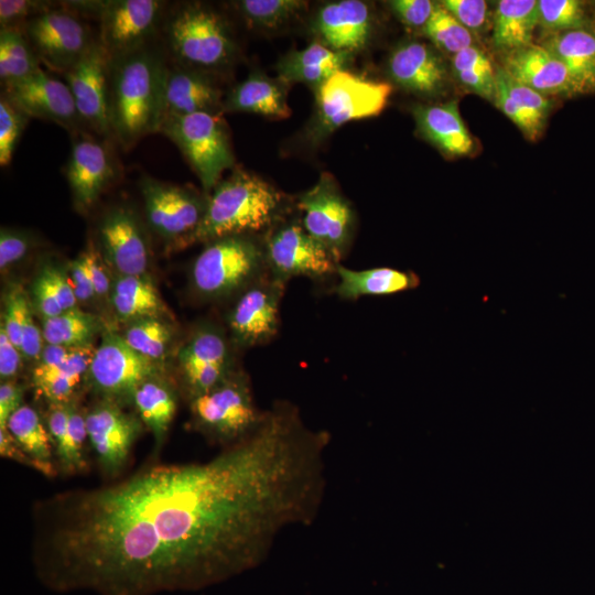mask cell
<instances>
[{"label":"cell","instance_id":"52","mask_svg":"<svg viewBox=\"0 0 595 595\" xmlns=\"http://www.w3.org/2000/svg\"><path fill=\"white\" fill-rule=\"evenodd\" d=\"M33 298L43 318H50L64 312L43 270L33 284Z\"/></svg>","mask_w":595,"mask_h":595},{"label":"cell","instance_id":"13","mask_svg":"<svg viewBox=\"0 0 595 595\" xmlns=\"http://www.w3.org/2000/svg\"><path fill=\"white\" fill-rule=\"evenodd\" d=\"M140 188L151 228L178 246L188 245L203 219L207 199L147 175L141 178Z\"/></svg>","mask_w":595,"mask_h":595},{"label":"cell","instance_id":"22","mask_svg":"<svg viewBox=\"0 0 595 595\" xmlns=\"http://www.w3.org/2000/svg\"><path fill=\"white\" fill-rule=\"evenodd\" d=\"M57 472L77 475L88 468L85 442L88 440L85 413L74 399L67 403H50L46 415Z\"/></svg>","mask_w":595,"mask_h":595},{"label":"cell","instance_id":"23","mask_svg":"<svg viewBox=\"0 0 595 595\" xmlns=\"http://www.w3.org/2000/svg\"><path fill=\"white\" fill-rule=\"evenodd\" d=\"M223 105L220 89L206 76L205 72L180 65L167 67L163 94V118L195 112L219 113Z\"/></svg>","mask_w":595,"mask_h":595},{"label":"cell","instance_id":"54","mask_svg":"<svg viewBox=\"0 0 595 595\" xmlns=\"http://www.w3.org/2000/svg\"><path fill=\"white\" fill-rule=\"evenodd\" d=\"M21 368V351L10 340L6 331L0 326V377L1 380H11Z\"/></svg>","mask_w":595,"mask_h":595},{"label":"cell","instance_id":"21","mask_svg":"<svg viewBox=\"0 0 595 595\" xmlns=\"http://www.w3.org/2000/svg\"><path fill=\"white\" fill-rule=\"evenodd\" d=\"M115 173L106 148L87 136L74 140L67 162L66 176L77 206L89 208L99 197Z\"/></svg>","mask_w":595,"mask_h":595},{"label":"cell","instance_id":"4","mask_svg":"<svg viewBox=\"0 0 595 595\" xmlns=\"http://www.w3.org/2000/svg\"><path fill=\"white\" fill-rule=\"evenodd\" d=\"M169 50L180 66L217 71L235 58L237 46L226 21L198 2L182 3L166 19Z\"/></svg>","mask_w":595,"mask_h":595},{"label":"cell","instance_id":"49","mask_svg":"<svg viewBox=\"0 0 595 595\" xmlns=\"http://www.w3.org/2000/svg\"><path fill=\"white\" fill-rule=\"evenodd\" d=\"M441 4L467 30H477L487 19V3L483 0H444Z\"/></svg>","mask_w":595,"mask_h":595},{"label":"cell","instance_id":"15","mask_svg":"<svg viewBox=\"0 0 595 595\" xmlns=\"http://www.w3.org/2000/svg\"><path fill=\"white\" fill-rule=\"evenodd\" d=\"M112 56L95 42L64 73L65 83L74 97L79 117L99 134H112L110 105V71Z\"/></svg>","mask_w":595,"mask_h":595},{"label":"cell","instance_id":"18","mask_svg":"<svg viewBox=\"0 0 595 595\" xmlns=\"http://www.w3.org/2000/svg\"><path fill=\"white\" fill-rule=\"evenodd\" d=\"M178 363L191 400L236 372L224 334L212 326L202 327L192 335L178 353Z\"/></svg>","mask_w":595,"mask_h":595},{"label":"cell","instance_id":"3","mask_svg":"<svg viewBox=\"0 0 595 595\" xmlns=\"http://www.w3.org/2000/svg\"><path fill=\"white\" fill-rule=\"evenodd\" d=\"M282 196L255 174L238 170L219 182L207 198L205 214L188 245L270 230L279 220Z\"/></svg>","mask_w":595,"mask_h":595},{"label":"cell","instance_id":"7","mask_svg":"<svg viewBox=\"0 0 595 595\" xmlns=\"http://www.w3.org/2000/svg\"><path fill=\"white\" fill-rule=\"evenodd\" d=\"M159 132L182 151L205 192H212L223 172L234 164L226 125L219 113L195 112L163 118Z\"/></svg>","mask_w":595,"mask_h":595},{"label":"cell","instance_id":"59","mask_svg":"<svg viewBox=\"0 0 595 595\" xmlns=\"http://www.w3.org/2000/svg\"><path fill=\"white\" fill-rule=\"evenodd\" d=\"M85 262L98 296H104L109 292V277L106 267L95 249H89L83 253Z\"/></svg>","mask_w":595,"mask_h":595},{"label":"cell","instance_id":"12","mask_svg":"<svg viewBox=\"0 0 595 595\" xmlns=\"http://www.w3.org/2000/svg\"><path fill=\"white\" fill-rule=\"evenodd\" d=\"M298 206L302 210L303 228L340 263L348 251L355 225L349 202L332 178L324 175L300 197Z\"/></svg>","mask_w":595,"mask_h":595},{"label":"cell","instance_id":"48","mask_svg":"<svg viewBox=\"0 0 595 595\" xmlns=\"http://www.w3.org/2000/svg\"><path fill=\"white\" fill-rule=\"evenodd\" d=\"M33 246L30 234L1 228L0 231V269L4 271L21 261Z\"/></svg>","mask_w":595,"mask_h":595},{"label":"cell","instance_id":"61","mask_svg":"<svg viewBox=\"0 0 595 595\" xmlns=\"http://www.w3.org/2000/svg\"><path fill=\"white\" fill-rule=\"evenodd\" d=\"M72 349L73 348L69 347L46 344L43 347L39 364L35 368L47 370L61 366L67 359Z\"/></svg>","mask_w":595,"mask_h":595},{"label":"cell","instance_id":"25","mask_svg":"<svg viewBox=\"0 0 595 595\" xmlns=\"http://www.w3.org/2000/svg\"><path fill=\"white\" fill-rule=\"evenodd\" d=\"M502 69L544 96L573 91L566 68L543 46L530 44L507 52Z\"/></svg>","mask_w":595,"mask_h":595},{"label":"cell","instance_id":"10","mask_svg":"<svg viewBox=\"0 0 595 595\" xmlns=\"http://www.w3.org/2000/svg\"><path fill=\"white\" fill-rule=\"evenodd\" d=\"M391 86L340 71L316 89L317 112L322 131L353 120L377 116L386 107Z\"/></svg>","mask_w":595,"mask_h":595},{"label":"cell","instance_id":"37","mask_svg":"<svg viewBox=\"0 0 595 595\" xmlns=\"http://www.w3.org/2000/svg\"><path fill=\"white\" fill-rule=\"evenodd\" d=\"M40 67V60L19 30H0V78L6 86L20 82Z\"/></svg>","mask_w":595,"mask_h":595},{"label":"cell","instance_id":"20","mask_svg":"<svg viewBox=\"0 0 595 595\" xmlns=\"http://www.w3.org/2000/svg\"><path fill=\"white\" fill-rule=\"evenodd\" d=\"M99 239L107 261L120 275H144L148 242L137 216L126 207L110 210L99 225Z\"/></svg>","mask_w":595,"mask_h":595},{"label":"cell","instance_id":"36","mask_svg":"<svg viewBox=\"0 0 595 595\" xmlns=\"http://www.w3.org/2000/svg\"><path fill=\"white\" fill-rule=\"evenodd\" d=\"M6 428L19 446L44 466L50 476L57 475L54 447L46 424L30 405L22 404L8 420Z\"/></svg>","mask_w":595,"mask_h":595},{"label":"cell","instance_id":"53","mask_svg":"<svg viewBox=\"0 0 595 595\" xmlns=\"http://www.w3.org/2000/svg\"><path fill=\"white\" fill-rule=\"evenodd\" d=\"M43 271L46 274L63 311L75 309L78 301L76 299L73 285L69 283L64 273L51 264L45 266Z\"/></svg>","mask_w":595,"mask_h":595},{"label":"cell","instance_id":"17","mask_svg":"<svg viewBox=\"0 0 595 595\" xmlns=\"http://www.w3.org/2000/svg\"><path fill=\"white\" fill-rule=\"evenodd\" d=\"M164 2L158 0L101 1L98 12L100 44L115 57L144 45L156 32Z\"/></svg>","mask_w":595,"mask_h":595},{"label":"cell","instance_id":"28","mask_svg":"<svg viewBox=\"0 0 595 595\" xmlns=\"http://www.w3.org/2000/svg\"><path fill=\"white\" fill-rule=\"evenodd\" d=\"M351 58L350 52L335 51L313 42L301 51L284 56L278 64L279 79L283 84L302 83L316 87L334 74L345 71Z\"/></svg>","mask_w":595,"mask_h":595},{"label":"cell","instance_id":"31","mask_svg":"<svg viewBox=\"0 0 595 595\" xmlns=\"http://www.w3.org/2000/svg\"><path fill=\"white\" fill-rule=\"evenodd\" d=\"M261 74H250L234 87L224 100L223 109L257 113L266 117L284 119L290 116L283 83Z\"/></svg>","mask_w":595,"mask_h":595},{"label":"cell","instance_id":"35","mask_svg":"<svg viewBox=\"0 0 595 595\" xmlns=\"http://www.w3.org/2000/svg\"><path fill=\"white\" fill-rule=\"evenodd\" d=\"M111 301L118 317L131 323L159 318L166 310L156 288L144 275L119 274L112 286Z\"/></svg>","mask_w":595,"mask_h":595},{"label":"cell","instance_id":"2","mask_svg":"<svg viewBox=\"0 0 595 595\" xmlns=\"http://www.w3.org/2000/svg\"><path fill=\"white\" fill-rule=\"evenodd\" d=\"M167 66L154 48L144 45L115 56L110 71L112 134L125 147L159 132Z\"/></svg>","mask_w":595,"mask_h":595},{"label":"cell","instance_id":"39","mask_svg":"<svg viewBox=\"0 0 595 595\" xmlns=\"http://www.w3.org/2000/svg\"><path fill=\"white\" fill-rule=\"evenodd\" d=\"M235 6L246 22L256 29H277L294 18L305 6L298 0H241Z\"/></svg>","mask_w":595,"mask_h":595},{"label":"cell","instance_id":"14","mask_svg":"<svg viewBox=\"0 0 595 595\" xmlns=\"http://www.w3.org/2000/svg\"><path fill=\"white\" fill-rule=\"evenodd\" d=\"M88 442L104 475L116 478L126 467L132 447L142 432L139 416L101 399L85 413Z\"/></svg>","mask_w":595,"mask_h":595},{"label":"cell","instance_id":"40","mask_svg":"<svg viewBox=\"0 0 595 595\" xmlns=\"http://www.w3.org/2000/svg\"><path fill=\"white\" fill-rule=\"evenodd\" d=\"M122 337L138 354L156 363L165 355L171 329L160 318H143L132 322Z\"/></svg>","mask_w":595,"mask_h":595},{"label":"cell","instance_id":"6","mask_svg":"<svg viewBox=\"0 0 595 595\" xmlns=\"http://www.w3.org/2000/svg\"><path fill=\"white\" fill-rule=\"evenodd\" d=\"M191 411L196 430L224 447L250 434L264 413L257 409L247 378L237 371L193 398Z\"/></svg>","mask_w":595,"mask_h":595},{"label":"cell","instance_id":"41","mask_svg":"<svg viewBox=\"0 0 595 595\" xmlns=\"http://www.w3.org/2000/svg\"><path fill=\"white\" fill-rule=\"evenodd\" d=\"M423 31L436 46L454 55L472 46L469 30L463 26L441 3L435 4Z\"/></svg>","mask_w":595,"mask_h":595},{"label":"cell","instance_id":"44","mask_svg":"<svg viewBox=\"0 0 595 595\" xmlns=\"http://www.w3.org/2000/svg\"><path fill=\"white\" fill-rule=\"evenodd\" d=\"M508 95L515 100L520 109L538 125L543 127L544 119L550 110L551 102L547 96L515 80L502 67L498 68Z\"/></svg>","mask_w":595,"mask_h":595},{"label":"cell","instance_id":"19","mask_svg":"<svg viewBox=\"0 0 595 595\" xmlns=\"http://www.w3.org/2000/svg\"><path fill=\"white\" fill-rule=\"evenodd\" d=\"M4 88L3 95L29 117L50 120L73 130L82 122L68 85L42 68Z\"/></svg>","mask_w":595,"mask_h":595},{"label":"cell","instance_id":"11","mask_svg":"<svg viewBox=\"0 0 595 595\" xmlns=\"http://www.w3.org/2000/svg\"><path fill=\"white\" fill-rule=\"evenodd\" d=\"M23 33L40 62L63 74L95 43L89 28L66 8L54 7L31 19Z\"/></svg>","mask_w":595,"mask_h":595},{"label":"cell","instance_id":"24","mask_svg":"<svg viewBox=\"0 0 595 595\" xmlns=\"http://www.w3.org/2000/svg\"><path fill=\"white\" fill-rule=\"evenodd\" d=\"M370 30L369 8L358 0L331 2L321 8L315 19V31L335 51L353 53L363 48Z\"/></svg>","mask_w":595,"mask_h":595},{"label":"cell","instance_id":"16","mask_svg":"<svg viewBox=\"0 0 595 595\" xmlns=\"http://www.w3.org/2000/svg\"><path fill=\"white\" fill-rule=\"evenodd\" d=\"M284 289L285 284L267 274L241 292L227 318L235 344L262 345L278 334Z\"/></svg>","mask_w":595,"mask_h":595},{"label":"cell","instance_id":"46","mask_svg":"<svg viewBox=\"0 0 595 595\" xmlns=\"http://www.w3.org/2000/svg\"><path fill=\"white\" fill-rule=\"evenodd\" d=\"M31 312L30 303L22 286L13 285L6 296V307L1 326L10 340L20 349L21 334Z\"/></svg>","mask_w":595,"mask_h":595},{"label":"cell","instance_id":"51","mask_svg":"<svg viewBox=\"0 0 595 595\" xmlns=\"http://www.w3.org/2000/svg\"><path fill=\"white\" fill-rule=\"evenodd\" d=\"M454 75L470 91L486 99H494L495 73L493 66L483 69L463 71Z\"/></svg>","mask_w":595,"mask_h":595},{"label":"cell","instance_id":"47","mask_svg":"<svg viewBox=\"0 0 595 595\" xmlns=\"http://www.w3.org/2000/svg\"><path fill=\"white\" fill-rule=\"evenodd\" d=\"M493 100L496 106L517 125L528 139L536 140L539 137L543 127L524 113L508 95L498 68L495 73V94Z\"/></svg>","mask_w":595,"mask_h":595},{"label":"cell","instance_id":"43","mask_svg":"<svg viewBox=\"0 0 595 595\" xmlns=\"http://www.w3.org/2000/svg\"><path fill=\"white\" fill-rule=\"evenodd\" d=\"M30 117L17 108L3 94L0 99V165L7 166Z\"/></svg>","mask_w":595,"mask_h":595},{"label":"cell","instance_id":"1","mask_svg":"<svg viewBox=\"0 0 595 595\" xmlns=\"http://www.w3.org/2000/svg\"><path fill=\"white\" fill-rule=\"evenodd\" d=\"M328 435L277 401L246 437L204 462L152 464L32 508V554L55 589L151 595L195 589L260 564L324 501Z\"/></svg>","mask_w":595,"mask_h":595},{"label":"cell","instance_id":"60","mask_svg":"<svg viewBox=\"0 0 595 595\" xmlns=\"http://www.w3.org/2000/svg\"><path fill=\"white\" fill-rule=\"evenodd\" d=\"M454 74L463 71L483 69L491 66L488 57L478 48L469 46L456 53L453 57Z\"/></svg>","mask_w":595,"mask_h":595},{"label":"cell","instance_id":"42","mask_svg":"<svg viewBox=\"0 0 595 595\" xmlns=\"http://www.w3.org/2000/svg\"><path fill=\"white\" fill-rule=\"evenodd\" d=\"M539 24L551 31H570L584 21L583 3L577 0L538 1Z\"/></svg>","mask_w":595,"mask_h":595},{"label":"cell","instance_id":"55","mask_svg":"<svg viewBox=\"0 0 595 595\" xmlns=\"http://www.w3.org/2000/svg\"><path fill=\"white\" fill-rule=\"evenodd\" d=\"M0 454L3 458H10L17 463L29 466L39 473L51 477L47 469L29 456L15 442L7 428H0Z\"/></svg>","mask_w":595,"mask_h":595},{"label":"cell","instance_id":"56","mask_svg":"<svg viewBox=\"0 0 595 595\" xmlns=\"http://www.w3.org/2000/svg\"><path fill=\"white\" fill-rule=\"evenodd\" d=\"M24 388L13 380L0 386V428H6L9 418L22 405Z\"/></svg>","mask_w":595,"mask_h":595},{"label":"cell","instance_id":"34","mask_svg":"<svg viewBox=\"0 0 595 595\" xmlns=\"http://www.w3.org/2000/svg\"><path fill=\"white\" fill-rule=\"evenodd\" d=\"M132 403L142 423L152 432L155 450H160L176 413L174 390L160 377H154L138 387Z\"/></svg>","mask_w":595,"mask_h":595},{"label":"cell","instance_id":"58","mask_svg":"<svg viewBox=\"0 0 595 595\" xmlns=\"http://www.w3.org/2000/svg\"><path fill=\"white\" fill-rule=\"evenodd\" d=\"M69 269L73 289L77 301L86 302L96 295L83 255L71 263Z\"/></svg>","mask_w":595,"mask_h":595},{"label":"cell","instance_id":"9","mask_svg":"<svg viewBox=\"0 0 595 595\" xmlns=\"http://www.w3.org/2000/svg\"><path fill=\"white\" fill-rule=\"evenodd\" d=\"M87 375L102 399L121 405L132 403L140 385L159 377V367L133 350L122 336L108 333L95 349Z\"/></svg>","mask_w":595,"mask_h":595},{"label":"cell","instance_id":"27","mask_svg":"<svg viewBox=\"0 0 595 595\" xmlns=\"http://www.w3.org/2000/svg\"><path fill=\"white\" fill-rule=\"evenodd\" d=\"M338 283L336 294L343 300H357L361 296H387L416 289L420 277L411 270L391 267H377L353 270L337 266Z\"/></svg>","mask_w":595,"mask_h":595},{"label":"cell","instance_id":"57","mask_svg":"<svg viewBox=\"0 0 595 595\" xmlns=\"http://www.w3.org/2000/svg\"><path fill=\"white\" fill-rule=\"evenodd\" d=\"M43 332L35 324L30 312L21 334L20 351L28 359H40L43 350Z\"/></svg>","mask_w":595,"mask_h":595},{"label":"cell","instance_id":"5","mask_svg":"<svg viewBox=\"0 0 595 595\" xmlns=\"http://www.w3.org/2000/svg\"><path fill=\"white\" fill-rule=\"evenodd\" d=\"M206 244L192 267V283L199 295L220 299L241 293L268 274L263 244L247 235Z\"/></svg>","mask_w":595,"mask_h":595},{"label":"cell","instance_id":"32","mask_svg":"<svg viewBox=\"0 0 595 595\" xmlns=\"http://www.w3.org/2000/svg\"><path fill=\"white\" fill-rule=\"evenodd\" d=\"M95 349L91 344L72 349L61 366L42 370L34 368L32 382L39 396L50 403H67L73 400L75 389L88 372Z\"/></svg>","mask_w":595,"mask_h":595},{"label":"cell","instance_id":"8","mask_svg":"<svg viewBox=\"0 0 595 595\" xmlns=\"http://www.w3.org/2000/svg\"><path fill=\"white\" fill-rule=\"evenodd\" d=\"M263 249L268 274L283 284L294 277L323 280L336 274L339 264L299 223L273 226Z\"/></svg>","mask_w":595,"mask_h":595},{"label":"cell","instance_id":"26","mask_svg":"<svg viewBox=\"0 0 595 595\" xmlns=\"http://www.w3.org/2000/svg\"><path fill=\"white\" fill-rule=\"evenodd\" d=\"M388 69L398 85L414 93L433 95L445 84L443 61L424 43L401 44L390 55Z\"/></svg>","mask_w":595,"mask_h":595},{"label":"cell","instance_id":"45","mask_svg":"<svg viewBox=\"0 0 595 595\" xmlns=\"http://www.w3.org/2000/svg\"><path fill=\"white\" fill-rule=\"evenodd\" d=\"M56 7L52 2L39 0H1L0 30H19L33 18Z\"/></svg>","mask_w":595,"mask_h":595},{"label":"cell","instance_id":"29","mask_svg":"<svg viewBox=\"0 0 595 595\" xmlns=\"http://www.w3.org/2000/svg\"><path fill=\"white\" fill-rule=\"evenodd\" d=\"M414 117L422 134L448 155H466L474 147L455 101L419 106Z\"/></svg>","mask_w":595,"mask_h":595},{"label":"cell","instance_id":"50","mask_svg":"<svg viewBox=\"0 0 595 595\" xmlns=\"http://www.w3.org/2000/svg\"><path fill=\"white\" fill-rule=\"evenodd\" d=\"M389 3L394 14L412 28H424L436 4L429 0H394Z\"/></svg>","mask_w":595,"mask_h":595},{"label":"cell","instance_id":"33","mask_svg":"<svg viewBox=\"0 0 595 595\" xmlns=\"http://www.w3.org/2000/svg\"><path fill=\"white\" fill-rule=\"evenodd\" d=\"M537 24L538 1L501 0L495 12L493 42L507 52L524 47L531 44Z\"/></svg>","mask_w":595,"mask_h":595},{"label":"cell","instance_id":"38","mask_svg":"<svg viewBox=\"0 0 595 595\" xmlns=\"http://www.w3.org/2000/svg\"><path fill=\"white\" fill-rule=\"evenodd\" d=\"M98 329L96 317L78 309L64 311L60 315L43 318V337L46 344L69 348L90 345Z\"/></svg>","mask_w":595,"mask_h":595},{"label":"cell","instance_id":"30","mask_svg":"<svg viewBox=\"0 0 595 595\" xmlns=\"http://www.w3.org/2000/svg\"><path fill=\"white\" fill-rule=\"evenodd\" d=\"M566 68L573 91L595 87V36L575 29L558 32L543 45Z\"/></svg>","mask_w":595,"mask_h":595}]
</instances>
